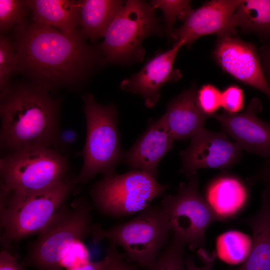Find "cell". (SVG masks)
Listing matches in <instances>:
<instances>
[{"label":"cell","instance_id":"obj_1","mask_svg":"<svg viewBox=\"0 0 270 270\" xmlns=\"http://www.w3.org/2000/svg\"><path fill=\"white\" fill-rule=\"evenodd\" d=\"M14 36L18 70L50 90L78 86L98 63L103 64L100 48L88 44L80 32L67 34L26 19L14 27Z\"/></svg>","mask_w":270,"mask_h":270},{"label":"cell","instance_id":"obj_2","mask_svg":"<svg viewBox=\"0 0 270 270\" xmlns=\"http://www.w3.org/2000/svg\"><path fill=\"white\" fill-rule=\"evenodd\" d=\"M35 84L9 86L0 92V146L8 152L52 148L60 130V101Z\"/></svg>","mask_w":270,"mask_h":270},{"label":"cell","instance_id":"obj_3","mask_svg":"<svg viewBox=\"0 0 270 270\" xmlns=\"http://www.w3.org/2000/svg\"><path fill=\"white\" fill-rule=\"evenodd\" d=\"M76 184L66 178L59 183L33 192L0 190V244L8 249L16 242L38 235L52 220Z\"/></svg>","mask_w":270,"mask_h":270},{"label":"cell","instance_id":"obj_4","mask_svg":"<svg viewBox=\"0 0 270 270\" xmlns=\"http://www.w3.org/2000/svg\"><path fill=\"white\" fill-rule=\"evenodd\" d=\"M84 102L86 133L80 154L84 160L76 184H86L97 174L104 177L116 174V167L122 162L124 152L118 128V112L114 104L97 103L91 94L82 96Z\"/></svg>","mask_w":270,"mask_h":270},{"label":"cell","instance_id":"obj_5","mask_svg":"<svg viewBox=\"0 0 270 270\" xmlns=\"http://www.w3.org/2000/svg\"><path fill=\"white\" fill-rule=\"evenodd\" d=\"M170 232L162 206L150 205L130 220L108 228L93 224L90 236L96 244L108 240L120 246L130 261L147 268L168 244Z\"/></svg>","mask_w":270,"mask_h":270},{"label":"cell","instance_id":"obj_6","mask_svg":"<svg viewBox=\"0 0 270 270\" xmlns=\"http://www.w3.org/2000/svg\"><path fill=\"white\" fill-rule=\"evenodd\" d=\"M92 206L81 198L64 204L48 226L30 244L22 264L37 270H62L61 262L76 242L90 235Z\"/></svg>","mask_w":270,"mask_h":270},{"label":"cell","instance_id":"obj_7","mask_svg":"<svg viewBox=\"0 0 270 270\" xmlns=\"http://www.w3.org/2000/svg\"><path fill=\"white\" fill-rule=\"evenodd\" d=\"M155 10L150 3L142 0H128L124 2L99 46L104 56L103 64L143 60L144 39L152 35L160 36L164 34Z\"/></svg>","mask_w":270,"mask_h":270},{"label":"cell","instance_id":"obj_8","mask_svg":"<svg viewBox=\"0 0 270 270\" xmlns=\"http://www.w3.org/2000/svg\"><path fill=\"white\" fill-rule=\"evenodd\" d=\"M67 159L52 148L8 152L0 159V190L33 192L52 186L67 178Z\"/></svg>","mask_w":270,"mask_h":270},{"label":"cell","instance_id":"obj_9","mask_svg":"<svg viewBox=\"0 0 270 270\" xmlns=\"http://www.w3.org/2000/svg\"><path fill=\"white\" fill-rule=\"evenodd\" d=\"M168 188L148 174L132 170L104 177L92 186L90 194L100 212L118 218L140 212Z\"/></svg>","mask_w":270,"mask_h":270},{"label":"cell","instance_id":"obj_10","mask_svg":"<svg viewBox=\"0 0 270 270\" xmlns=\"http://www.w3.org/2000/svg\"><path fill=\"white\" fill-rule=\"evenodd\" d=\"M160 206L170 222L172 232L194 251L206 244V232L214 222L222 221L199 190L197 173L187 182L180 183L175 194L164 196Z\"/></svg>","mask_w":270,"mask_h":270},{"label":"cell","instance_id":"obj_11","mask_svg":"<svg viewBox=\"0 0 270 270\" xmlns=\"http://www.w3.org/2000/svg\"><path fill=\"white\" fill-rule=\"evenodd\" d=\"M212 56L224 72L261 92L270 102V87L254 44L236 36L218 37Z\"/></svg>","mask_w":270,"mask_h":270},{"label":"cell","instance_id":"obj_12","mask_svg":"<svg viewBox=\"0 0 270 270\" xmlns=\"http://www.w3.org/2000/svg\"><path fill=\"white\" fill-rule=\"evenodd\" d=\"M242 151L224 134L204 128L191 138L188 146L180 152V170L190 178L200 168L226 169L240 161Z\"/></svg>","mask_w":270,"mask_h":270},{"label":"cell","instance_id":"obj_13","mask_svg":"<svg viewBox=\"0 0 270 270\" xmlns=\"http://www.w3.org/2000/svg\"><path fill=\"white\" fill-rule=\"evenodd\" d=\"M241 0H212L193 10L180 27L174 28L170 38L184 40L190 46L202 36L216 34L218 37L236 36L237 28L234 14Z\"/></svg>","mask_w":270,"mask_h":270},{"label":"cell","instance_id":"obj_14","mask_svg":"<svg viewBox=\"0 0 270 270\" xmlns=\"http://www.w3.org/2000/svg\"><path fill=\"white\" fill-rule=\"evenodd\" d=\"M262 109L258 98L252 99L242 112L216 113V119L224 132L230 136L242 150L270 158V122L260 118L258 114Z\"/></svg>","mask_w":270,"mask_h":270},{"label":"cell","instance_id":"obj_15","mask_svg":"<svg viewBox=\"0 0 270 270\" xmlns=\"http://www.w3.org/2000/svg\"><path fill=\"white\" fill-rule=\"evenodd\" d=\"M184 45V40H178L172 48L156 54L138 72L124 79L120 84V88L140 95L147 108H154L160 97L162 87L182 77L180 72L174 68V63Z\"/></svg>","mask_w":270,"mask_h":270},{"label":"cell","instance_id":"obj_16","mask_svg":"<svg viewBox=\"0 0 270 270\" xmlns=\"http://www.w3.org/2000/svg\"><path fill=\"white\" fill-rule=\"evenodd\" d=\"M174 140L162 116L156 120L150 119L133 146L124 152L122 162L132 170L144 172L157 180L158 164L172 149Z\"/></svg>","mask_w":270,"mask_h":270},{"label":"cell","instance_id":"obj_17","mask_svg":"<svg viewBox=\"0 0 270 270\" xmlns=\"http://www.w3.org/2000/svg\"><path fill=\"white\" fill-rule=\"evenodd\" d=\"M197 86L194 84L170 101L162 116L174 140L192 138L210 118L199 108L196 101Z\"/></svg>","mask_w":270,"mask_h":270},{"label":"cell","instance_id":"obj_18","mask_svg":"<svg viewBox=\"0 0 270 270\" xmlns=\"http://www.w3.org/2000/svg\"><path fill=\"white\" fill-rule=\"evenodd\" d=\"M252 232L250 254L233 270H270V191L264 189L259 210L244 220Z\"/></svg>","mask_w":270,"mask_h":270},{"label":"cell","instance_id":"obj_19","mask_svg":"<svg viewBox=\"0 0 270 270\" xmlns=\"http://www.w3.org/2000/svg\"><path fill=\"white\" fill-rule=\"evenodd\" d=\"M204 198L222 221L240 212L248 198V192L244 182L230 174H222L208 185Z\"/></svg>","mask_w":270,"mask_h":270},{"label":"cell","instance_id":"obj_20","mask_svg":"<svg viewBox=\"0 0 270 270\" xmlns=\"http://www.w3.org/2000/svg\"><path fill=\"white\" fill-rule=\"evenodd\" d=\"M32 20L72 35L80 32L78 0H28Z\"/></svg>","mask_w":270,"mask_h":270},{"label":"cell","instance_id":"obj_21","mask_svg":"<svg viewBox=\"0 0 270 270\" xmlns=\"http://www.w3.org/2000/svg\"><path fill=\"white\" fill-rule=\"evenodd\" d=\"M80 31L92 42L104 37L124 2L118 0H78Z\"/></svg>","mask_w":270,"mask_h":270},{"label":"cell","instance_id":"obj_22","mask_svg":"<svg viewBox=\"0 0 270 270\" xmlns=\"http://www.w3.org/2000/svg\"><path fill=\"white\" fill-rule=\"evenodd\" d=\"M236 28L270 44V0H241L233 16Z\"/></svg>","mask_w":270,"mask_h":270},{"label":"cell","instance_id":"obj_23","mask_svg":"<svg viewBox=\"0 0 270 270\" xmlns=\"http://www.w3.org/2000/svg\"><path fill=\"white\" fill-rule=\"evenodd\" d=\"M252 239L240 232L230 230L220 235L216 240V255L226 263H243L248 256Z\"/></svg>","mask_w":270,"mask_h":270},{"label":"cell","instance_id":"obj_24","mask_svg":"<svg viewBox=\"0 0 270 270\" xmlns=\"http://www.w3.org/2000/svg\"><path fill=\"white\" fill-rule=\"evenodd\" d=\"M185 242L178 236H173L146 270H186L184 260Z\"/></svg>","mask_w":270,"mask_h":270},{"label":"cell","instance_id":"obj_25","mask_svg":"<svg viewBox=\"0 0 270 270\" xmlns=\"http://www.w3.org/2000/svg\"><path fill=\"white\" fill-rule=\"evenodd\" d=\"M190 0H153L150 5L156 10L158 8L163 12L165 21L166 32L169 38H171L173 26L178 18L183 21L193 10Z\"/></svg>","mask_w":270,"mask_h":270},{"label":"cell","instance_id":"obj_26","mask_svg":"<svg viewBox=\"0 0 270 270\" xmlns=\"http://www.w3.org/2000/svg\"><path fill=\"white\" fill-rule=\"evenodd\" d=\"M18 66V56L13 41L3 34L0 36V90L8 86L9 80Z\"/></svg>","mask_w":270,"mask_h":270},{"label":"cell","instance_id":"obj_27","mask_svg":"<svg viewBox=\"0 0 270 270\" xmlns=\"http://www.w3.org/2000/svg\"><path fill=\"white\" fill-rule=\"evenodd\" d=\"M30 11L27 0H0V30L5 32L26 20Z\"/></svg>","mask_w":270,"mask_h":270},{"label":"cell","instance_id":"obj_28","mask_svg":"<svg viewBox=\"0 0 270 270\" xmlns=\"http://www.w3.org/2000/svg\"><path fill=\"white\" fill-rule=\"evenodd\" d=\"M222 92L212 84H206L197 90L196 101L201 110L210 118L221 107Z\"/></svg>","mask_w":270,"mask_h":270},{"label":"cell","instance_id":"obj_29","mask_svg":"<svg viewBox=\"0 0 270 270\" xmlns=\"http://www.w3.org/2000/svg\"><path fill=\"white\" fill-rule=\"evenodd\" d=\"M244 105L243 90L238 85L231 84L222 92L221 107L225 112L237 114L241 112Z\"/></svg>","mask_w":270,"mask_h":270},{"label":"cell","instance_id":"obj_30","mask_svg":"<svg viewBox=\"0 0 270 270\" xmlns=\"http://www.w3.org/2000/svg\"><path fill=\"white\" fill-rule=\"evenodd\" d=\"M88 260V253L85 245L81 240L76 241L66 251L62 259L61 266L65 270L78 268L89 262Z\"/></svg>","mask_w":270,"mask_h":270},{"label":"cell","instance_id":"obj_31","mask_svg":"<svg viewBox=\"0 0 270 270\" xmlns=\"http://www.w3.org/2000/svg\"><path fill=\"white\" fill-rule=\"evenodd\" d=\"M198 254L203 263L201 267L197 266L192 258L184 260L186 270H212L216 254L214 252H208L202 248H198Z\"/></svg>","mask_w":270,"mask_h":270},{"label":"cell","instance_id":"obj_32","mask_svg":"<svg viewBox=\"0 0 270 270\" xmlns=\"http://www.w3.org/2000/svg\"><path fill=\"white\" fill-rule=\"evenodd\" d=\"M0 270H26V268L18 262L17 256L9 249L2 248L0 252Z\"/></svg>","mask_w":270,"mask_h":270},{"label":"cell","instance_id":"obj_33","mask_svg":"<svg viewBox=\"0 0 270 270\" xmlns=\"http://www.w3.org/2000/svg\"><path fill=\"white\" fill-rule=\"evenodd\" d=\"M114 244L110 242L104 258L98 262H90L86 264L73 268L64 270H106L109 266L112 258Z\"/></svg>","mask_w":270,"mask_h":270},{"label":"cell","instance_id":"obj_34","mask_svg":"<svg viewBox=\"0 0 270 270\" xmlns=\"http://www.w3.org/2000/svg\"><path fill=\"white\" fill-rule=\"evenodd\" d=\"M251 184L260 183L270 191V158L267 159L254 176L248 178Z\"/></svg>","mask_w":270,"mask_h":270},{"label":"cell","instance_id":"obj_35","mask_svg":"<svg viewBox=\"0 0 270 270\" xmlns=\"http://www.w3.org/2000/svg\"><path fill=\"white\" fill-rule=\"evenodd\" d=\"M117 248L118 246L114 244L112 260L106 270H137L136 266L124 261Z\"/></svg>","mask_w":270,"mask_h":270},{"label":"cell","instance_id":"obj_36","mask_svg":"<svg viewBox=\"0 0 270 270\" xmlns=\"http://www.w3.org/2000/svg\"><path fill=\"white\" fill-rule=\"evenodd\" d=\"M258 52L266 80L270 87V44H264Z\"/></svg>","mask_w":270,"mask_h":270},{"label":"cell","instance_id":"obj_37","mask_svg":"<svg viewBox=\"0 0 270 270\" xmlns=\"http://www.w3.org/2000/svg\"><path fill=\"white\" fill-rule=\"evenodd\" d=\"M78 134L75 130L67 129L60 132L56 142L54 144L60 146H67L73 144L77 140Z\"/></svg>","mask_w":270,"mask_h":270}]
</instances>
